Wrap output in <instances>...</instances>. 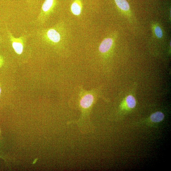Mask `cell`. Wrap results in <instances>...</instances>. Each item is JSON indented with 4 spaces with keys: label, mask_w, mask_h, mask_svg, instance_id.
I'll use <instances>...</instances> for the list:
<instances>
[{
    "label": "cell",
    "mask_w": 171,
    "mask_h": 171,
    "mask_svg": "<svg viewBox=\"0 0 171 171\" xmlns=\"http://www.w3.org/2000/svg\"><path fill=\"white\" fill-rule=\"evenodd\" d=\"M32 34L35 40L55 47L63 46L68 38L66 26L63 21L59 22L51 27L36 29Z\"/></svg>",
    "instance_id": "obj_1"
},
{
    "label": "cell",
    "mask_w": 171,
    "mask_h": 171,
    "mask_svg": "<svg viewBox=\"0 0 171 171\" xmlns=\"http://www.w3.org/2000/svg\"><path fill=\"white\" fill-rule=\"evenodd\" d=\"M126 103L127 107L130 108H133L135 107L136 101L132 95H129L126 98Z\"/></svg>",
    "instance_id": "obj_8"
},
{
    "label": "cell",
    "mask_w": 171,
    "mask_h": 171,
    "mask_svg": "<svg viewBox=\"0 0 171 171\" xmlns=\"http://www.w3.org/2000/svg\"><path fill=\"white\" fill-rule=\"evenodd\" d=\"M6 32L8 41L15 53L18 55H22L27 47L29 34H23L16 38L8 29Z\"/></svg>",
    "instance_id": "obj_3"
},
{
    "label": "cell",
    "mask_w": 171,
    "mask_h": 171,
    "mask_svg": "<svg viewBox=\"0 0 171 171\" xmlns=\"http://www.w3.org/2000/svg\"><path fill=\"white\" fill-rule=\"evenodd\" d=\"M83 5L81 0H73L70 6V11L74 15L79 17L83 12Z\"/></svg>",
    "instance_id": "obj_5"
},
{
    "label": "cell",
    "mask_w": 171,
    "mask_h": 171,
    "mask_svg": "<svg viewBox=\"0 0 171 171\" xmlns=\"http://www.w3.org/2000/svg\"><path fill=\"white\" fill-rule=\"evenodd\" d=\"M60 0H45L40 12L34 21V24L38 26L44 25L55 12Z\"/></svg>",
    "instance_id": "obj_2"
},
{
    "label": "cell",
    "mask_w": 171,
    "mask_h": 171,
    "mask_svg": "<svg viewBox=\"0 0 171 171\" xmlns=\"http://www.w3.org/2000/svg\"><path fill=\"white\" fill-rule=\"evenodd\" d=\"M117 7L124 12L129 11L130 9L129 3L126 0H114Z\"/></svg>",
    "instance_id": "obj_6"
},
{
    "label": "cell",
    "mask_w": 171,
    "mask_h": 171,
    "mask_svg": "<svg viewBox=\"0 0 171 171\" xmlns=\"http://www.w3.org/2000/svg\"><path fill=\"white\" fill-rule=\"evenodd\" d=\"M0 40H1V39H0Z\"/></svg>",
    "instance_id": "obj_13"
},
{
    "label": "cell",
    "mask_w": 171,
    "mask_h": 171,
    "mask_svg": "<svg viewBox=\"0 0 171 171\" xmlns=\"http://www.w3.org/2000/svg\"><path fill=\"white\" fill-rule=\"evenodd\" d=\"M114 39L112 37L105 38L99 46L98 50L101 54H106L109 52L114 44Z\"/></svg>",
    "instance_id": "obj_4"
},
{
    "label": "cell",
    "mask_w": 171,
    "mask_h": 171,
    "mask_svg": "<svg viewBox=\"0 0 171 171\" xmlns=\"http://www.w3.org/2000/svg\"><path fill=\"white\" fill-rule=\"evenodd\" d=\"M1 87H0V95H1Z\"/></svg>",
    "instance_id": "obj_11"
},
{
    "label": "cell",
    "mask_w": 171,
    "mask_h": 171,
    "mask_svg": "<svg viewBox=\"0 0 171 171\" xmlns=\"http://www.w3.org/2000/svg\"><path fill=\"white\" fill-rule=\"evenodd\" d=\"M1 57H0V63H1Z\"/></svg>",
    "instance_id": "obj_12"
},
{
    "label": "cell",
    "mask_w": 171,
    "mask_h": 171,
    "mask_svg": "<svg viewBox=\"0 0 171 171\" xmlns=\"http://www.w3.org/2000/svg\"><path fill=\"white\" fill-rule=\"evenodd\" d=\"M154 32L156 37L159 38H162L163 36L162 29L159 26H156L154 28Z\"/></svg>",
    "instance_id": "obj_9"
},
{
    "label": "cell",
    "mask_w": 171,
    "mask_h": 171,
    "mask_svg": "<svg viewBox=\"0 0 171 171\" xmlns=\"http://www.w3.org/2000/svg\"><path fill=\"white\" fill-rule=\"evenodd\" d=\"M164 118L163 114L160 111H157L151 115L150 120L154 123H159L162 121Z\"/></svg>",
    "instance_id": "obj_7"
},
{
    "label": "cell",
    "mask_w": 171,
    "mask_h": 171,
    "mask_svg": "<svg viewBox=\"0 0 171 171\" xmlns=\"http://www.w3.org/2000/svg\"><path fill=\"white\" fill-rule=\"evenodd\" d=\"M26 1L29 9L32 11L35 6L37 5L38 0H26Z\"/></svg>",
    "instance_id": "obj_10"
}]
</instances>
